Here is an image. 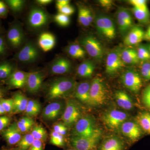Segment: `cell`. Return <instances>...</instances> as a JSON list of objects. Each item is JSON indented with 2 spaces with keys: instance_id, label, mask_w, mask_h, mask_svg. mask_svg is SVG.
<instances>
[{
  "instance_id": "obj_1",
  "label": "cell",
  "mask_w": 150,
  "mask_h": 150,
  "mask_svg": "<svg viewBox=\"0 0 150 150\" xmlns=\"http://www.w3.org/2000/svg\"><path fill=\"white\" fill-rule=\"evenodd\" d=\"M76 86L73 78L60 77L51 81L47 89V99L54 100L66 97L74 92Z\"/></svg>"
},
{
  "instance_id": "obj_2",
  "label": "cell",
  "mask_w": 150,
  "mask_h": 150,
  "mask_svg": "<svg viewBox=\"0 0 150 150\" xmlns=\"http://www.w3.org/2000/svg\"><path fill=\"white\" fill-rule=\"evenodd\" d=\"M8 48L16 50L21 48L25 43V35L21 24L17 21L10 25L5 36Z\"/></svg>"
},
{
  "instance_id": "obj_3",
  "label": "cell",
  "mask_w": 150,
  "mask_h": 150,
  "mask_svg": "<svg viewBox=\"0 0 150 150\" xmlns=\"http://www.w3.org/2000/svg\"><path fill=\"white\" fill-rule=\"evenodd\" d=\"M50 21V16L45 10L39 7L33 6L29 11L27 22L30 29L37 30L46 27Z\"/></svg>"
},
{
  "instance_id": "obj_4",
  "label": "cell",
  "mask_w": 150,
  "mask_h": 150,
  "mask_svg": "<svg viewBox=\"0 0 150 150\" xmlns=\"http://www.w3.org/2000/svg\"><path fill=\"white\" fill-rule=\"evenodd\" d=\"M102 132L100 130L90 137H73L70 141L72 148L76 150H98Z\"/></svg>"
},
{
  "instance_id": "obj_5",
  "label": "cell",
  "mask_w": 150,
  "mask_h": 150,
  "mask_svg": "<svg viewBox=\"0 0 150 150\" xmlns=\"http://www.w3.org/2000/svg\"><path fill=\"white\" fill-rule=\"evenodd\" d=\"M95 23L98 32L102 37L110 40L115 38V25L109 16L105 15H98L95 19Z\"/></svg>"
},
{
  "instance_id": "obj_6",
  "label": "cell",
  "mask_w": 150,
  "mask_h": 150,
  "mask_svg": "<svg viewBox=\"0 0 150 150\" xmlns=\"http://www.w3.org/2000/svg\"><path fill=\"white\" fill-rule=\"evenodd\" d=\"M40 51L31 41L25 43L15 56L17 61L22 64H29L36 62L40 57Z\"/></svg>"
},
{
  "instance_id": "obj_7",
  "label": "cell",
  "mask_w": 150,
  "mask_h": 150,
  "mask_svg": "<svg viewBox=\"0 0 150 150\" xmlns=\"http://www.w3.org/2000/svg\"><path fill=\"white\" fill-rule=\"evenodd\" d=\"M74 126V137H91L99 130L97 128L93 118L90 116L82 117L78 120Z\"/></svg>"
},
{
  "instance_id": "obj_8",
  "label": "cell",
  "mask_w": 150,
  "mask_h": 150,
  "mask_svg": "<svg viewBox=\"0 0 150 150\" xmlns=\"http://www.w3.org/2000/svg\"><path fill=\"white\" fill-rule=\"evenodd\" d=\"M107 98V91L103 81L100 78H96L91 83L90 89V105H102Z\"/></svg>"
},
{
  "instance_id": "obj_9",
  "label": "cell",
  "mask_w": 150,
  "mask_h": 150,
  "mask_svg": "<svg viewBox=\"0 0 150 150\" xmlns=\"http://www.w3.org/2000/svg\"><path fill=\"white\" fill-rule=\"evenodd\" d=\"M121 80L126 88L134 93L139 92L142 88V78L134 68H129L125 70L121 75Z\"/></svg>"
},
{
  "instance_id": "obj_10",
  "label": "cell",
  "mask_w": 150,
  "mask_h": 150,
  "mask_svg": "<svg viewBox=\"0 0 150 150\" xmlns=\"http://www.w3.org/2000/svg\"><path fill=\"white\" fill-rule=\"evenodd\" d=\"M81 117V111L79 104L73 100H68L61 117L63 123L67 127H71Z\"/></svg>"
},
{
  "instance_id": "obj_11",
  "label": "cell",
  "mask_w": 150,
  "mask_h": 150,
  "mask_svg": "<svg viewBox=\"0 0 150 150\" xmlns=\"http://www.w3.org/2000/svg\"><path fill=\"white\" fill-rule=\"evenodd\" d=\"M81 45L92 58L96 60H100L103 55V48L100 42L96 38L87 35L80 40Z\"/></svg>"
},
{
  "instance_id": "obj_12",
  "label": "cell",
  "mask_w": 150,
  "mask_h": 150,
  "mask_svg": "<svg viewBox=\"0 0 150 150\" xmlns=\"http://www.w3.org/2000/svg\"><path fill=\"white\" fill-rule=\"evenodd\" d=\"M121 51L117 48L110 51L108 54L105 62V72L108 74H113L118 71L124 67L121 58Z\"/></svg>"
},
{
  "instance_id": "obj_13",
  "label": "cell",
  "mask_w": 150,
  "mask_h": 150,
  "mask_svg": "<svg viewBox=\"0 0 150 150\" xmlns=\"http://www.w3.org/2000/svg\"><path fill=\"white\" fill-rule=\"evenodd\" d=\"M129 115L126 112L118 110H109L103 115L104 123L112 130L117 129L126 121Z\"/></svg>"
},
{
  "instance_id": "obj_14",
  "label": "cell",
  "mask_w": 150,
  "mask_h": 150,
  "mask_svg": "<svg viewBox=\"0 0 150 150\" xmlns=\"http://www.w3.org/2000/svg\"><path fill=\"white\" fill-rule=\"evenodd\" d=\"M118 29L121 35H126L134 26L133 17L128 9L120 8L116 15Z\"/></svg>"
},
{
  "instance_id": "obj_15",
  "label": "cell",
  "mask_w": 150,
  "mask_h": 150,
  "mask_svg": "<svg viewBox=\"0 0 150 150\" xmlns=\"http://www.w3.org/2000/svg\"><path fill=\"white\" fill-rule=\"evenodd\" d=\"M121 132L132 143L137 142L142 135V130L136 122L126 121L121 126Z\"/></svg>"
},
{
  "instance_id": "obj_16",
  "label": "cell",
  "mask_w": 150,
  "mask_h": 150,
  "mask_svg": "<svg viewBox=\"0 0 150 150\" xmlns=\"http://www.w3.org/2000/svg\"><path fill=\"white\" fill-rule=\"evenodd\" d=\"M64 105L62 102L55 101L48 104L43 109L42 116L47 121L57 120L62 117L65 109Z\"/></svg>"
},
{
  "instance_id": "obj_17",
  "label": "cell",
  "mask_w": 150,
  "mask_h": 150,
  "mask_svg": "<svg viewBox=\"0 0 150 150\" xmlns=\"http://www.w3.org/2000/svg\"><path fill=\"white\" fill-rule=\"evenodd\" d=\"M71 62L64 57L60 56L54 59L48 67L49 72L52 74H64L69 72L71 69Z\"/></svg>"
},
{
  "instance_id": "obj_18",
  "label": "cell",
  "mask_w": 150,
  "mask_h": 150,
  "mask_svg": "<svg viewBox=\"0 0 150 150\" xmlns=\"http://www.w3.org/2000/svg\"><path fill=\"white\" fill-rule=\"evenodd\" d=\"M45 74L43 71H36L28 73L26 88L31 93H35L39 91L43 84Z\"/></svg>"
},
{
  "instance_id": "obj_19",
  "label": "cell",
  "mask_w": 150,
  "mask_h": 150,
  "mask_svg": "<svg viewBox=\"0 0 150 150\" xmlns=\"http://www.w3.org/2000/svg\"><path fill=\"white\" fill-rule=\"evenodd\" d=\"M22 134L18 127L17 122L11 123L1 131L2 136L9 146L17 144L22 137Z\"/></svg>"
},
{
  "instance_id": "obj_20",
  "label": "cell",
  "mask_w": 150,
  "mask_h": 150,
  "mask_svg": "<svg viewBox=\"0 0 150 150\" xmlns=\"http://www.w3.org/2000/svg\"><path fill=\"white\" fill-rule=\"evenodd\" d=\"M28 73L16 70L5 81L6 83L12 88H21L26 85Z\"/></svg>"
},
{
  "instance_id": "obj_21",
  "label": "cell",
  "mask_w": 150,
  "mask_h": 150,
  "mask_svg": "<svg viewBox=\"0 0 150 150\" xmlns=\"http://www.w3.org/2000/svg\"><path fill=\"white\" fill-rule=\"evenodd\" d=\"M127 148L123 140L118 137L111 136L100 143L98 150H126Z\"/></svg>"
},
{
  "instance_id": "obj_22",
  "label": "cell",
  "mask_w": 150,
  "mask_h": 150,
  "mask_svg": "<svg viewBox=\"0 0 150 150\" xmlns=\"http://www.w3.org/2000/svg\"><path fill=\"white\" fill-rule=\"evenodd\" d=\"M145 32L140 26H134L126 34L124 43L128 46L137 45L144 39Z\"/></svg>"
},
{
  "instance_id": "obj_23",
  "label": "cell",
  "mask_w": 150,
  "mask_h": 150,
  "mask_svg": "<svg viewBox=\"0 0 150 150\" xmlns=\"http://www.w3.org/2000/svg\"><path fill=\"white\" fill-rule=\"evenodd\" d=\"M90 86L91 83L86 81L76 84L74 92L75 98L85 104L90 105Z\"/></svg>"
},
{
  "instance_id": "obj_24",
  "label": "cell",
  "mask_w": 150,
  "mask_h": 150,
  "mask_svg": "<svg viewBox=\"0 0 150 150\" xmlns=\"http://www.w3.org/2000/svg\"><path fill=\"white\" fill-rule=\"evenodd\" d=\"M56 42V38L51 33H43L38 38V46L45 52L52 50L55 46Z\"/></svg>"
},
{
  "instance_id": "obj_25",
  "label": "cell",
  "mask_w": 150,
  "mask_h": 150,
  "mask_svg": "<svg viewBox=\"0 0 150 150\" xmlns=\"http://www.w3.org/2000/svg\"><path fill=\"white\" fill-rule=\"evenodd\" d=\"M13 108L12 113L18 114L24 112L26 109L28 100L20 92L16 93L13 97Z\"/></svg>"
},
{
  "instance_id": "obj_26",
  "label": "cell",
  "mask_w": 150,
  "mask_h": 150,
  "mask_svg": "<svg viewBox=\"0 0 150 150\" xmlns=\"http://www.w3.org/2000/svg\"><path fill=\"white\" fill-rule=\"evenodd\" d=\"M16 70V64L15 62L9 60L0 61V81L6 80Z\"/></svg>"
},
{
  "instance_id": "obj_27",
  "label": "cell",
  "mask_w": 150,
  "mask_h": 150,
  "mask_svg": "<svg viewBox=\"0 0 150 150\" xmlns=\"http://www.w3.org/2000/svg\"><path fill=\"white\" fill-rule=\"evenodd\" d=\"M115 98L118 105L123 109L130 110L133 108V101L129 95L125 91H119L116 92Z\"/></svg>"
},
{
  "instance_id": "obj_28",
  "label": "cell",
  "mask_w": 150,
  "mask_h": 150,
  "mask_svg": "<svg viewBox=\"0 0 150 150\" xmlns=\"http://www.w3.org/2000/svg\"><path fill=\"white\" fill-rule=\"evenodd\" d=\"M95 69V65L91 61L85 60L79 65L77 72L80 77L89 78L93 74Z\"/></svg>"
},
{
  "instance_id": "obj_29",
  "label": "cell",
  "mask_w": 150,
  "mask_h": 150,
  "mask_svg": "<svg viewBox=\"0 0 150 150\" xmlns=\"http://www.w3.org/2000/svg\"><path fill=\"white\" fill-rule=\"evenodd\" d=\"M121 55L125 64H136L139 62L137 51L134 48H127L122 50Z\"/></svg>"
},
{
  "instance_id": "obj_30",
  "label": "cell",
  "mask_w": 150,
  "mask_h": 150,
  "mask_svg": "<svg viewBox=\"0 0 150 150\" xmlns=\"http://www.w3.org/2000/svg\"><path fill=\"white\" fill-rule=\"evenodd\" d=\"M136 120L142 131L150 134V112L146 111L139 112L136 116Z\"/></svg>"
},
{
  "instance_id": "obj_31",
  "label": "cell",
  "mask_w": 150,
  "mask_h": 150,
  "mask_svg": "<svg viewBox=\"0 0 150 150\" xmlns=\"http://www.w3.org/2000/svg\"><path fill=\"white\" fill-rule=\"evenodd\" d=\"M66 51L71 57L74 59H81L86 56V51L85 49L77 43H73L69 45L66 48Z\"/></svg>"
},
{
  "instance_id": "obj_32",
  "label": "cell",
  "mask_w": 150,
  "mask_h": 150,
  "mask_svg": "<svg viewBox=\"0 0 150 150\" xmlns=\"http://www.w3.org/2000/svg\"><path fill=\"white\" fill-rule=\"evenodd\" d=\"M34 123L32 118L27 116L20 118L17 122L18 127L22 134H25L31 131L34 126Z\"/></svg>"
},
{
  "instance_id": "obj_33",
  "label": "cell",
  "mask_w": 150,
  "mask_h": 150,
  "mask_svg": "<svg viewBox=\"0 0 150 150\" xmlns=\"http://www.w3.org/2000/svg\"><path fill=\"white\" fill-rule=\"evenodd\" d=\"M41 110V105L38 101L35 100H28L26 109L24 111L26 116L32 118L37 116Z\"/></svg>"
},
{
  "instance_id": "obj_34",
  "label": "cell",
  "mask_w": 150,
  "mask_h": 150,
  "mask_svg": "<svg viewBox=\"0 0 150 150\" xmlns=\"http://www.w3.org/2000/svg\"><path fill=\"white\" fill-rule=\"evenodd\" d=\"M131 12L140 23L142 24H147L150 21L149 10H142L133 7L131 9Z\"/></svg>"
},
{
  "instance_id": "obj_35",
  "label": "cell",
  "mask_w": 150,
  "mask_h": 150,
  "mask_svg": "<svg viewBox=\"0 0 150 150\" xmlns=\"http://www.w3.org/2000/svg\"><path fill=\"white\" fill-rule=\"evenodd\" d=\"M30 134H32L35 139L40 140L44 143L47 140V131L41 125H34L31 129Z\"/></svg>"
},
{
  "instance_id": "obj_36",
  "label": "cell",
  "mask_w": 150,
  "mask_h": 150,
  "mask_svg": "<svg viewBox=\"0 0 150 150\" xmlns=\"http://www.w3.org/2000/svg\"><path fill=\"white\" fill-rule=\"evenodd\" d=\"M35 139L30 133L25 134L18 143L17 148L20 150H28Z\"/></svg>"
},
{
  "instance_id": "obj_37",
  "label": "cell",
  "mask_w": 150,
  "mask_h": 150,
  "mask_svg": "<svg viewBox=\"0 0 150 150\" xmlns=\"http://www.w3.org/2000/svg\"><path fill=\"white\" fill-rule=\"evenodd\" d=\"M6 5L13 12L17 13L22 10L25 5V1L23 0H6Z\"/></svg>"
},
{
  "instance_id": "obj_38",
  "label": "cell",
  "mask_w": 150,
  "mask_h": 150,
  "mask_svg": "<svg viewBox=\"0 0 150 150\" xmlns=\"http://www.w3.org/2000/svg\"><path fill=\"white\" fill-rule=\"evenodd\" d=\"M50 143L59 147H64L66 146L64 137L54 131L51 133Z\"/></svg>"
},
{
  "instance_id": "obj_39",
  "label": "cell",
  "mask_w": 150,
  "mask_h": 150,
  "mask_svg": "<svg viewBox=\"0 0 150 150\" xmlns=\"http://www.w3.org/2000/svg\"><path fill=\"white\" fill-rule=\"evenodd\" d=\"M138 58L140 61L148 62L150 60V52L146 46H141L137 50Z\"/></svg>"
},
{
  "instance_id": "obj_40",
  "label": "cell",
  "mask_w": 150,
  "mask_h": 150,
  "mask_svg": "<svg viewBox=\"0 0 150 150\" xmlns=\"http://www.w3.org/2000/svg\"><path fill=\"white\" fill-rule=\"evenodd\" d=\"M54 21L57 24L63 27L68 26L70 24V18L69 16L59 13L54 16Z\"/></svg>"
},
{
  "instance_id": "obj_41",
  "label": "cell",
  "mask_w": 150,
  "mask_h": 150,
  "mask_svg": "<svg viewBox=\"0 0 150 150\" xmlns=\"http://www.w3.org/2000/svg\"><path fill=\"white\" fill-rule=\"evenodd\" d=\"M0 103L6 113H12L13 108V98H2L0 99Z\"/></svg>"
},
{
  "instance_id": "obj_42",
  "label": "cell",
  "mask_w": 150,
  "mask_h": 150,
  "mask_svg": "<svg viewBox=\"0 0 150 150\" xmlns=\"http://www.w3.org/2000/svg\"><path fill=\"white\" fill-rule=\"evenodd\" d=\"M78 20L79 22L83 26L88 27L91 25L88 21L86 17L85 13L84 7L79 6L78 11Z\"/></svg>"
},
{
  "instance_id": "obj_43",
  "label": "cell",
  "mask_w": 150,
  "mask_h": 150,
  "mask_svg": "<svg viewBox=\"0 0 150 150\" xmlns=\"http://www.w3.org/2000/svg\"><path fill=\"white\" fill-rule=\"evenodd\" d=\"M129 3L135 8L142 10H149L147 1L146 0H130Z\"/></svg>"
},
{
  "instance_id": "obj_44",
  "label": "cell",
  "mask_w": 150,
  "mask_h": 150,
  "mask_svg": "<svg viewBox=\"0 0 150 150\" xmlns=\"http://www.w3.org/2000/svg\"><path fill=\"white\" fill-rule=\"evenodd\" d=\"M141 74L146 81H150V62H145L141 67Z\"/></svg>"
},
{
  "instance_id": "obj_45",
  "label": "cell",
  "mask_w": 150,
  "mask_h": 150,
  "mask_svg": "<svg viewBox=\"0 0 150 150\" xmlns=\"http://www.w3.org/2000/svg\"><path fill=\"white\" fill-rule=\"evenodd\" d=\"M8 49L5 36L0 34V59L6 56Z\"/></svg>"
},
{
  "instance_id": "obj_46",
  "label": "cell",
  "mask_w": 150,
  "mask_h": 150,
  "mask_svg": "<svg viewBox=\"0 0 150 150\" xmlns=\"http://www.w3.org/2000/svg\"><path fill=\"white\" fill-rule=\"evenodd\" d=\"M142 100L145 105L150 109V84L143 91Z\"/></svg>"
},
{
  "instance_id": "obj_47",
  "label": "cell",
  "mask_w": 150,
  "mask_h": 150,
  "mask_svg": "<svg viewBox=\"0 0 150 150\" xmlns=\"http://www.w3.org/2000/svg\"><path fill=\"white\" fill-rule=\"evenodd\" d=\"M53 131L63 136H65L67 134L68 131L67 126L64 123H58L55 124L53 127Z\"/></svg>"
},
{
  "instance_id": "obj_48",
  "label": "cell",
  "mask_w": 150,
  "mask_h": 150,
  "mask_svg": "<svg viewBox=\"0 0 150 150\" xmlns=\"http://www.w3.org/2000/svg\"><path fill=\"white\" fill-rule=\"evenodd\" d=\"M59 12V13L63 14L69 16L71 15L74 13L75 9L70 4L64 6L62 7L59 9H58Z\"/></svg>"
},
{
  "instance_id": "obj_49",
  "label": "cell",
  "mask_w": 150,
  "mask_h": 150,
  "mask_svg": "<svg viewBox=\"0 0 150 150\" xmlns=\"http://www.w3.org/2000/svg\"><path fill=\"white\" fill-rule=\"evenodd\" d=\"M11 119L7 116L0 117V131H2L11 124Z\"/></svg>"
},
{
  "instance_id": "obj_50",
  "label": "cell",
  "mask_w": 150,
  "mask_h": 150,
  "mask_svg": "<svg viewBox=\"0 0 150 150\" xmlns=\"http://www.w3.org/2000/svg\"><path fill=\"white\" fill-rule=\"evenodd\" d=\"M8 7L4 1H0V18H5L8 13Z\"/></svg>"
},
{
  "instance_id": "obj_51",
  "label": "cell",
  "mask_w": 150,
  "mask_h": 150,
  "mask_svg": "<svg viewBox=\"0 0 150 150\" xmlns=\"http://www.w3.org/2000/svg\"><path fill=\"white\" fill-rule=\"evenodd\" d=\"M43 142L40 140L35 139L28 150H44Z\"/></svg>"
},
{
  "instance_id": "obj_52",
  "label": "cell",
  "mask_w": 150,
  "mask_h": 150,
  "mask_svg": "<svg viewBox=\"0 0 150 150\" xmlns=\"http://www.w3.org/2000/svg\"><path fill=\"white\" fill-rule=\"evenodd\" d=\"M98 3L103 7L107 8L110 7L113 4V1L111 0H100Z\"/></svg>"
},
{
  "instance_id": "obj_53",
  "label": "cell",
  "mask_w": 150,
  "mask_h": 150,
  "mask_svg": "<svg viewBox=\"0 0 150 150\" xmlns=\"http://www.w3.org/2000/svg\"><path fill=\"white\" fill-rule=\"evenodd\" d=\"M70 2L69 0H58L56 1V7L59 9L64 6L69 4Z\"/></svg>"
},
{
  "instance_id": "obj_54",
  "label": "cell",
  "mask_w": 150,
  "mask_h": 150,
  "mask_svg": "<svg viewBox=\"0 0 150 150\" xmlns=\"http://www.w3.org/2000/svg\"><path fill=\"white\" fill-rule=\"evenodd\" d=\"M84 11L87 19L89 23H90V24H91L93 22V20L91 11L89 9L86 7H84Z\"/></svg>"
},
{
  "instance_id": "obj_55",
  "label": "cell",
  "mask_w": 150,
  "mask_h": 150,
  "mask_svg": "<svg viewBox=\"0 0 150 150\" xmlns=\"http://www.w3.org/2000/svg\"><path fill=\"white\" fill-rule=\"evenodd\" d=\"M52 0H37L36 2L41 5H47L52 2Z\"/></svg>"
},
{
  "instance_id": "obj_56",
  "label": "cell",
  "mask_w": 150,
  "mask_h": 150,
  "mask_svg": "<svg viewBox=\"0 0 150 150\" xmlns=\"http://www.w3.org/2000/svg\"><path fill=\"white\" fill-rule=\"evenodd\" d=\"M6 93V90L4 88L0 86V99L4 98Z\"/></svg>"
},
{
  "instance_id": "obj_57",
  "label": "cell",
  "mask_w": 150,
  "mask_h": 150,
  "mask_svg": "<svg viewBox=\"0 0 150 150\" xmlns=\"http://www.w3.org/2000/svg\"><path fill=\"white\" fill-rule=\"evenodd\" d=\"M144 39L150 40V25L145 32Z\"/></svg>"
},
{
  "instance_id": "obj_58",
  "label": "cell",
  "mask_w": 150,
  "mask_h": 150,
  "mask_svg": "<svg viewBox=\"0 0 150 150\" xmlns=\"http://www.w3.org/2000/svg\"><path fill=\"white\" fill-rule=\"evenodd\" d=\"M6 113V112L5 110L4 109V108L3 107L2 105L0 103V115H5Z\"/></svg>"
},
{
  "instance_id": "obj_59",
  "label": "cell",
  "mask_w": 150,
  "mask_h": 150,
  "mask_svg": "<svg viewBox=\"0 0 150 150\" xmlns=\"http://www.w3.org/2000/svg\"><path fill=\"white\" fill-rule=\"evenodd\" d=\"M1 150H20L18 148H11V149H5L3 148Z\"/></svg>"
},
{
  "instance_id": "obj_60",
  "label": "cell",
  "mask_w": 150,
  "mask_h": 150,
  "mask_svg": "<svg viewBox=\"0 0 150 150\" xmlns=\"http://www.w3.org/2000/svg\"><path fill=\"white\" fill-rule=\"evenodd\" d=\"M146 47L147 48L148 50H149V51L150 52V44H148L147 46H146Z\"/></svg>"
},
{
  "instance_id": "obj_61",
  "label": "cell",
  "mask_w": 150,
  "mask_h": 150,
  "mask_svg": "<svg viewBox=\"0 0 150 150\" xmlns=\"http://www.w3.org/2000/svg\"><path fill=\"white\" fill-rule=\"evenodd\" d=\"M67 150H76L74 149H73V148H72V149H67Z\"/></svg>"
},
{
  "instance_id": "obj_62",
  "label": "cell",
  "mask_w": 150,
  "mask_h": 150,
  "mask_svg": "<svg viewBox=\"0 0 150 150\" xmlns=\"http://www.w3.org/2000/svg\"><path fill=\"white\" fill-rule=\"evenodd\" d=\"M1 22H0V29H1Z\"/></svg>"
}]
</instances>
